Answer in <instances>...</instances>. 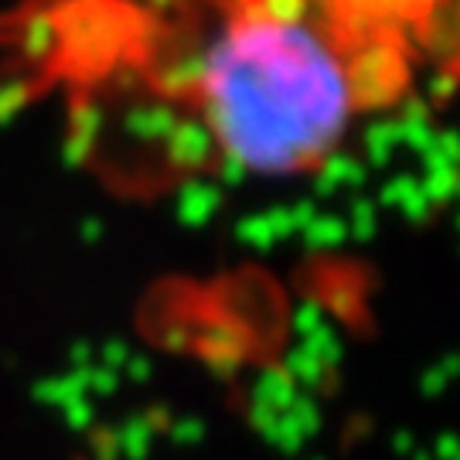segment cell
<instances>
[{"instance_id":"obj_2","label":"cell","mask_w":460,"mask_h":460,"mask_svg":"<svg viewBox=\"0 0 460 460\" xmlns=\"http://www.w3.org/2000/svg\"><path fill=\"white\" fill-rule=\"evenodd\" d=\"M331 17H338L351 34L372 45L416 51L437 38V31L460 11V0H317Z\"/></svg>"},{"instance_id":"obj_1","label":"cell","mask_w":460,"mask_h":460,"mask_svg":"<svg viewBox=\"0 0 460 460\" xmlns=\"http://www.w3.org/2000/svg\"><path fill=\"white\" fill-rule=\"evenodd\" d=\"M410 75L412 58L351 34L317 0H229L188 68V96L232 167L294 178L402 96Z\"/></svg>"}]
</instances>
